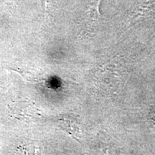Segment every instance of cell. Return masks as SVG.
Instances as JSON below:
<instances>
[{
    "label": "cell",
    "mask_w": 155,
    "mask_h": 155,
    "mask_svg": "<svg viewBox=\"0 0 155 155\" xmlns=\"http://www.w3.org/2000/svg\"><path fill=\"white\" fill-rule=\"evenodd\" d=\"M50 2H51V0H44L45 9V11H48V8H49V5Z\"/></svg>",
    "instance_id": "cell-1"
}]
</instances>
